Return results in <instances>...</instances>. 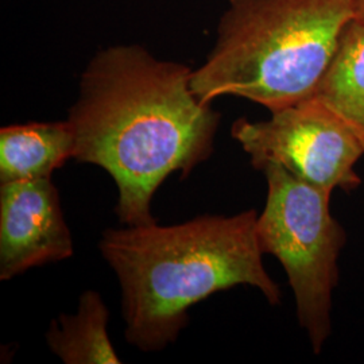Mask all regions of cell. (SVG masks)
I'll list each match as a JSON object with an SVG mask.
<instances>
[{
	"mask_svg": "<svg viewBox=\"0 0 364 364\" xmlns=\"http://www.w3.org/2000/svg\"><path fill=\"white\" fill-rule=\"evenodd\" d=\"M193 69L135 43L96 53L66 120L73 159L100 166L119 191L124 225L156 223L151 200L173 173L186 177L213 154L220 114L192 88Z\"/></svg>",
	"mask_w": 364,
	"mask_h": 364,
	"instance_id": "6da1fadb",
	"label": "cell"
},
{
	"mask_svg": "<svg viewBox=\"0 0 364 364\" xmlns=\"http://www.w3.org/2000/svg\"><path fill=\"white\" fill-rule=\"evenodd\" d=\"M258 213L203 215L176 225H126L102 234L99 250L122 287L126 338L144 352L162 351L188 326L203 299L248 285L272 305L281 289L263 264Z\"/></svg>",
	"mask_w": 364,
	"mask_h": 364,
	"instance_id": "7a4b0ae2",
	"label": "cell"
},
{
	"mask_svg": "<svg viewBox=\"0 0 364 364\" xmlns=\"http://www.w3.org/2000/svg\"><path fill=\"white\" fill-rule=\"evenodd\" d=\"M353 21L352 0H228L192 88L270 112L312 97Z\"/></svg>",
	"mask_w": 364,
	"mask_h": 364,
	"instance_id": "3957f363",
	"label": "cell"
},
{
	"mask_svg": "<svg viewBox=\"0 0 364 364\" xmlns=\"http://www.w3.org/2000/svg\"><path fill=\"white\" fill-rule=\"evenodd\" d=\"M262 171L267 197L257 220L263 254L281 262L296 299L299 326L314 353L332 333L333 291L338 257L347 242L331 210V191L302 181L289 170L269 164Z\"/></svg>",
	"mask_w": 364,
	"mask_h": 364,
	"instance_id": "277c9868",
	"label": "cell"
},
{
	"mask_svg": "<svg viewBox=\"0 0 364 364\" xmlns=\"http://www.w3.org/2000/svg\"><path fill=\"white\" fill-rule=\"evenodd\" d=\"M231 135L262 170L275 164L326 191H353L362 180L355 166L364 146L355 132L316 97L270 112L266 120L240 117Z\"/></svg>",
	"mask_w": 364,
	"mask_h": 364,
	"instance_id": "5b68a950",
	"label": "cell"
},
{
	"mask_svg": "<svg viewBox=\"0 0 364 364\" xmlns=\"http://www.w3.org/2000/svg\"><path fill=\"white\" fill-rule=\"evenodd\" d=\"M73 239L52 178L0 183V279L68 259Z\"/></svg>",
	"mask_w": 364,
	"mask_h": 364,
	"instance_id": "8992f818",
	"label": "cell"
},
{
	"mask_svg": "<svg viewBox=\"0 0 364 364\" xmlns=\"http://www.w3.org/2000/svg\"><path fill=\"white\" fill-rule=\"evenodd\" d=\"M75 138L68 120L11 124L0 130V183L52 178L73 158Z\"/></svg>",
	"mask_w": 364,
	"mask_h": 364,
	"instance_id": "52a82bcc",
	"label": "cell"
},
{
	"mask_svg": "<svg viewBox=\"0 0 364 364\" xmlns=\"http://www.w3.org/2000/svg\"><path fill=\"white\" fill-rule=\"evenodd\" d=\"M109 312L105 299L88 290L80 296L77 312L60 314L46 333L49 350L65 364H117V356L108 336Z\"/></svg>",
	"mask_w": 364,
	"mask_h": 364,
	"instance_id": "ba28073f",
	"label": "cell"
},
{
	"mask_svg": "<svg viewBox=\"0 0 364 364\" xmlns=\"http://www.w3.org/2000/svg\"><path fill=\"white\" fill-rule=\"evenodd\" d=\"M313 97L333 111L364 146V25L352 21Z\"/></svg>",
	"mask_w": 364,
	"mask_h": 364,
	"instance_id": "9c48e42d",
	"label": "cell"
},
{
	"mask_svg": "<svg viewBox=\"0 0 364 364\" xmlns=\"http://www.w3.org/2000/svg\"><path fill=\"white\" fill-rule=\"evenodd\" d=\"M353 19L364 25V0H352Z\"/></svg>",
	"mask_w": 364,
	"mask_h": 364,
	"instance_id": "30bf717a",
	"label": "cell"
}]
</instances>
